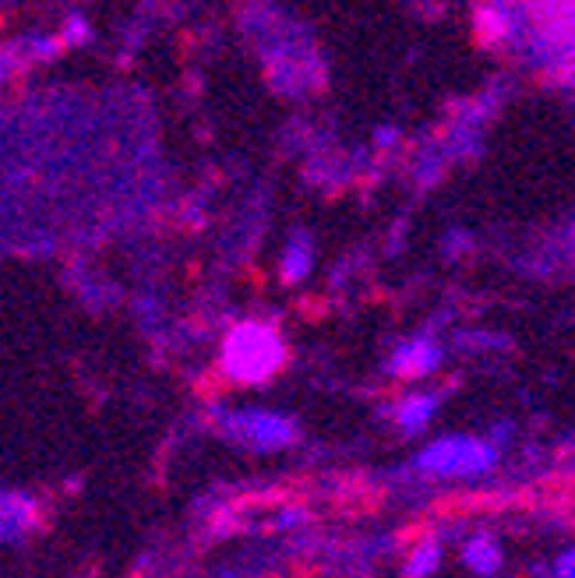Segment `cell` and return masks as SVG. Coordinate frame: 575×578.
I'll return each mask as SVG.
<instances>
[{
  "mask_svg": "<svg viewBox=\"0 0 575 578\" xmlns=\"http://www.w3.org/2000/svg\"><path fill=\"white\" fill-rule=\"evenodd\" d=\"M230 360L240 374H247V378H262V374H269L272 364L279 360V346L272 335L258 332V328H247V332L233 335Z\"/></svg>",
  "mask_w": 575,
  "mask_h": 578,
  "instance_id": "1",
  "label": "cell"
}]
</instances>
